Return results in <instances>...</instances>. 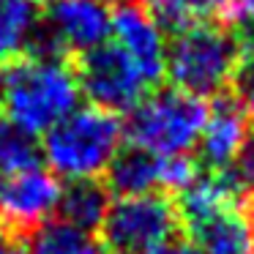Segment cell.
<instances>
[{
  "label": "cell",
  "instance_id": "3957f363",
  "mask_svg": "<svg viewBox=\"0 0 254 254\" xmlns=\"http://www.w3.org/2000/svg\"><path fill=\"white\" fill-rule=\"evenodd\" d=\"M123 142V123L99 107H77L44 134L41 156L55 178L99 181Z\"/></svg>",
  "mask_w": 254,
  "mask_h": 254
},
{
  "label": "cell",
  "instance_id": "8fae6325",
  "mask_svg": "<svg viewBox=\"0 0 254 254\" xmlns=\"http://www.w3.org/2000/svg\"><path fill=\"white\" fill-rule=\"evenodd\" d=\"M181 230L202 254H254V213L249 202L183 221Z\"/></svg>",
  "mask_w": 254,
  "mask_h": 254
},
{
  "label": "cell",
  "instance_id": "4fadbf2b",
  "mask_svg": "<svg viewBox=\"0 0 254 254\" xmlns=\"http://www.w3.org/2000/svg\"><path fill=\"white\" fill-rule=\"evenodd\" d=\"M41 11L33 0H0V63H11L36 50Z\"/></svg>",
  "mask_w": 254,
  "mask_h": 254
},
{
  "label": "cell",
  "instance_id": "ba28073f",
  "mask_svg": "<svg viewBox=\"0 0 254 254\" xmlns=\"http://www.w3.org/2000/svg\"><path fill=\"white\" fill-rule=\"evenodd\" d=\"M61 181L47 167L0 175V224L3 230H36L58 213Z\"/></svg>",
  "mask_w": 254,
  "mask_h": 254
},
{
  "label": "cell",
  "instance_id": "44dd1931",
  "mask_svg": "<svg viewBox=\"0 0 254 254\" xmlns=\"http://www.w3.org/2000/svg\"><path fill=\"white\" fill-rule=\"evenodd\" d=\"M150 254H202L197 246H191L189 241H170V243H164V246H159L156 252H150Z\"/></svg>",
  "mask_w": 254,
  "mask_h": 254
},
{
  "label": "cell",
  "instance_id": "2e32d148",
  "mask_svg": "<svg viewBox=\"0 0 254 254\" xmlns=\"http://www.w3.org/2000/svg\"><path fill=\"white\" fill-rule=\"evenodd\" d=\"M41 161V148L36 137L17 128L8 118L0 115V175L36 167Z\"/></svg>",
  "mask_w": 254,
  "mask_h": 254
},
{
  "label": "cell",
  "instance_id": "5bb4252c",
  "mask_svg": "<svg viewBox=\"0 0 254 254\" xmlns=\"http://www.w3.org/2000/svg\"><path fill=\"white\" fill-rule=\"evenodd\" d=\"M112 199L104 183L99 181H71L61 191L58 202V219L68 221L71 227L85 232H93L101 227Z\"/></svg>",
  "mask_w": 254,
  "mask_h": 254
},
{
  "label": "cell",
  "instance_id": "7a4b0ae2",
  "mask_svg": "<svg viewBox=\"0 0 254 254\" xmlns=\"http://www.w3.org/2000/svg\"><path fill=\"white\" fill-rule=\"evenodd\" d=\"M243 44V28H227L210 19L183 28L167 44V77L175 90L194 99H216L235 85Z\"/></svg>",
  "mask_w": 254,
  "mask_h": 254
},
{
  "label": "cell",
  "instance_id": "277c9868",
  "mask_svg": "<svg viewBox=\"0 0 254 254\" xmlns=\"http://www.w3.org/2000/svg\"><path fill=\"white\" fill-rule=\"evenodd\" d=\"M208 104L183 90H159L148 93L123 123V137L131 148L156 156H189L199 142Z\"/></svg>",
  "mask_w": 254,
  "mask_h": 254
},
{
  "label": "cell",
  "instance_id": "ac0fdd59",
  "mask_svg": "<svg viewBox=\"0 0 254 254\" xmlns=\"http://www.w3.org/2000/svg\"><path fill=\"white\" fill-rule=\"evenodd\" d=\"M243 39H246V44H243L241 71L235 77V96L249 110V115H254V30L243 28Z\"/></svg>",
  "mask_w": 254,
  "mask_h": 254
},
{
  "label": "cell",
  "instance_id": "ffe728a7",
  "mask_svg": "<svg viewBox=\"0 0 254 254\" xmlns=\"http://www.w3.org/2000/svg\"><path fill=\"white\" fill-rule=\"evenodd\" d=\"M0 254H30V246H25L8 230H0Z\"/></svg>",
  "mask_w": 254,
  "mask_h": 254
},
{
  "label": "cell",
  "instance_id": "7c38bea8",
  "mask_svg": "<svg viewBox=\"0 0 254 254\" xmlns=\"http://www.w3.org/2000/svg\"><path fill=\"white\" fill-rule=\"evenodd\" d=\"M164 172L167 159L164 156L148 153L139 148H121L107 170V186L118 197H142V194L164 191ZM167 194V191H164Z\"/></svg>",
  "mask_w": 254,
  "mask_h": 254
},
{
  "label": "cell",
  "instance_id": "6da1fadb",
  "mask_svg": "<svg viewBox=\"0 0 254 254\" xmlns=\"http://www.w3.org/2000/svg\"><path fill=\"white\" fill-rule=\"evenodd\" d=\"M79 82L63 55L33 50L0 71V115L30 137H44L79 107Z\"/></svg>",
  "mask_w": 254,
  "mask_h": 254
},
{
  "label": "cell",
  "instance_id": "603a6c76",
  "mask_svg": "<svg viewBox=\"0 0 254 254\" xmlns=\"http://www.w3.org/2000/svg\"><path fill=\"white\" fill-rule=\"evenodd\" d=\"M96 3H101V6H110V3H115V6H123V3H128V0H96Z\"/></svg>",
  "mask_w": 254,
  "mask_h": 254
},
{
  "label": "cell",
  "instance_id": "8992f818",
  "mask_svg": "<svg viewBox=\"0 0 254 254\" xmlns=\"http://www.w3.org/2000/svg\"><path fill=\"white\" fill-rule=\"evenodd\" d=\"M74 71H77L79 93L90 101V107H99L112 115L118 112L128 115L150 93L148 79L115 41L112 44L104 41L101 47L79 55Z\"/></svg>",
  "mask_w": 254,
  "mask_h": 254
},
{
  "label": "cell",
  "instance_id": "5b68a950",
  "mask_svg": "<svg viewBox=\"0 0 254 254\" xmlns=\"http://www.w3.org/2000/svg\"><path fill=\"white\" fill-rule=\"evenodd\" d=\"M99 230L110 254H150L181 235V216L172 194L164 191L118 197Z\"/></svg>",
  "mask_w": 254,
  "mask_h": 254
},
{
  "label": "cell",
  "instance_id": "52a82bcc",
  "mask_svg": "<svg viewBox=\"0 0 254 254\" xmlns=\"http://www.w3.org/2000/svg\"><path fill=\"white\" fill-rule=\"evenodd\" d=\"M110 8L96 0H47L41 8V33L36 50L55 55H85L110 39Z\"/></svg>",
  "mask_w": 254,
  "mask_h": 254
},
{
  "label": "cell",
  "instance_id": "30bf717a",
  "mask_svg": "<svg viewBox=\"0 0 254 254\" xmlns=\"http://www.w3.org/2000/svg\"><path fill=\"white\" fill-rule=\"evenodd\" d=\"M110 36L142 71L150 88L161 85L167 77V41L161 36V28L153 22L142 6L123 3L112 11Z\"/></svg>",
  "mask_w": 254,
  "mask_h": 254
},
{
  "label": "cell",
  "instance_id": "9c48e42d",
  "mask_svg": "<svg viewBox=\"0 0 254 254\" xmlns=\"http://www.w3.org/2000/svg\"><path fill=\"white\" fill-rule=\"evenodd\" d=\"M252 139V115L238 96L221 93L208 107L199 134V161L205 170H232L241 150Z\"/></svg>",
  "mask_w": 254,
  "mask_h": 254
},
{
  "label": "cell",
  "instance_id": "9a60e30c",
  "mask_svg": "<svg viewBox=\"0 0 254 254\" xmlns=\"http://www.w3.org/2000/svg\"><path fill=\"white\" fill-rule=\"evenodd\" d=\"M93 235L85 230H77L63 219H50L41 227H36L30 254H82Z\"/></svg>",
  "mask_w": 254,
  "mask_h": 254
},
{
  "label": "cell",
  "instance_id": "d6986e66",
  "mask_svg": "<svg viewBox=\"0 0 254 254\" xmlns=\"http://www.w3.org/2000/svg\"><path fill=\"white\" fill-rule=\"evenodd\" d=\"M232 172H235L238 183H241V189H243V197H246L249 208H252V213H254V134L246 142V148L241 150L238 161L232 164Z\"/></svg>",
  "mask_w": 254,
  "mask_h": 254
},
{
  "label": "cell",
  "instance_id": "e0dca14e",
  "mask_svg": "<svg viewBox=\"0 0 254 254\" xmlns=\"http://www.w3.org/2000/svg\"><path fill=\"white\" fill-rule=\"evenodd\" d=\"M145 11L172 33L208 19V0H145Z\"/></svg>",
  "mask_w": 254,
  "mask_h": 254
},
{
  "label": "cell",
  "instance_id": "7402d4cb",
  "mask_svg": "<svg viewBox=\"0 0 254 254\" xmlns=\"http://www.w3.org/2000/svg\"><path fill=\"white\" fill-rule=\"evenodd\" d=\"M241 3H243V8H246V17L254 19V0H241Z\"/></svg>",
  "mask_w": 254,
  "mask_h": 254
}]
</instances>
